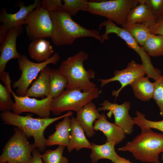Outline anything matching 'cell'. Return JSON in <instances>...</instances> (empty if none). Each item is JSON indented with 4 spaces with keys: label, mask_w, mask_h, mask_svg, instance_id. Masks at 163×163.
I'll use <instances>...</instances> for the list:
<instances>
[{
    "label": "cell",
    "mask_w": 163,
    "mask_h": 163,
    "mask_svg": "<svg viewBox=\"0 0 163 163\" xmlns=\"http://www.w3.org/2000/svg\"><path fill=\"white\" fill-rule=\"evenodd\" d=\"M88 58L87 53L80 51L61 62L58 69L67 80L66 89L76 88L87 92L97 87L91 81L95 77V72L92 70H86L83 65Z\"/></svg>",
    "instance_id": "277c9868"
},
{
    "label": "cell",
    "mask_w": 163,
    "mask_h": 163,
    "mask_svg": "<svg viewBox=\"0 0 163 163\" xmlns=\"http://www.w3.org/2000/svg\"><path fill=\"white\" fill-rule=\"evenodd\" d=\"M141 132L118 150L129 152L136 159L148 163H160L159 155L163 152V134L151 129L141 128Z\"/></svg>",
    "instance_id": "3957f363"
},
{
    "label": "cell",
    "mask_w": 163,
    "mask_h": 163,
    "mask_svg": "<svg viewBox=\"0 0 163 163\" xmlns=\"http://www.w3.org/2000/svg\"><path fill=\"white\" fill-rule=\"evenodd\" d=\"M56 130L48 136L46 140L47 146L58 145L67 147L70 136L71 119L66 117L55 126Z\"/></svg>",
    "instance_id": "ffe728a7"
},
{
    "label": "cell",
    "mask_w": 163,
    "mask_h": 163,
    "mask_svg": "<svg viewBox=\"0 0 163 163\" xmlns=\"http://www.w3.org/2000/svg\"><path fill=\"white\" fill-rule=\"evenodd\" d=\"M142 47L150 56H163V36L151 34Z\"/></svg>",
    "instance_id": "4316f807"
},
{
    "label": "cell",
    "mask_w": 163,
    "mask_h": 163,
    "mask_svg": "<svg viewBox=\"0 0 163 163\" xmlns=\"http://www.w3.org/2000/svg\"><path fill=\"white\" fill-rule=\"evenodd\" d=\"M14 133L7 141L0 156V162L30 163L34 149V144H30L28 138L21 130L14 128Z\"/></svg>",
    "instance_id": "ba28073f"
},
{
    "label": "cell",
    "mask_w": 163,
    "mask_h": 163,
    "mask_svg": "<svg viewBox=\"0 0 163 163\" xmlns=\"http://www.w3.org/2000/svg\"><path fill=\"white\" fill-rule=\"evenodd\" d=\"M130 85L137 98L143 101L152 98L155 83L150 82L148 76L140 77Z\"/></svg>",
    "instance_id": "cb8c5ba5"
},
{
    "label": "cell",
    "mask_w": 163,
    "mask_h": 163,
    "mask_svg": "<svg viewBox=\"0 0 163 163\" xmlns=\"http://www.w3.org/2000/svg\"><path fill=\"white\" fill-rule=\"evenodd\" d=\"M40 0H35L34 3L28 6L22 1H19L16 6L19 7V10L14 13H8L5 8H2L0 12V31L7 33L11 28L25 24V20L29 14L36 8L41 7Z\"/></svg>",
    "instance_id": "5bb4252c"
},
{
    "label": "cell",
    "mask_w": 163,
    "mask_h": 163,
    "mask_svg": "<svg viewBox=\"0 0 163 163\" xmlns=\"http://www.w3.org/2000/svg\"><path fill=\"white\" fill-rule=\"evenodd\" d=\"M149 28L151 34L163 36V20L157 22Z\"/></svg>",
    "instance_id": "e575fe53"
},
{
    "label": "cell",
    "mask_w": 163,
    "mask_h": 163,
    "mask_svg": "<svg viewBox=\"0 0 163 163\" xmlns=\"http://www.w3.org/2000/svg\"><path fill=\"white\" fill-rule=\"evenodd\" d=\"M11 85L7 87L0 83V110L2 112L12 110L14 102L11 98Z\"/></svg>",
    "instance_id": "4dcf8cb0"
},
{
    "label": "cell",
    "mask_w": 163,
    "mask_h": 163,
    "mask_svg": "<svg viewBox=\"0 0 163 163\" xmlns=\"http://www.w3.org/2000/svg\"><path fill=\"white\" fill-rule=\"evenodd\" d=\"M139 0H112L89 1L87 11L106 18L115 24L122 26L126 23L130 10L138 5Z\"/></svg>",
    "instance_id": "52a82bcc"
},
{
    "label": "cell",
    "mask_w": 163,
    "mask_h": 163,
    "mask_svg": "<svg viewBox=\"0 0 163 163\" xmlns=\"http://www.w3.org/2000/svg\"><path fill=\"white\" fill-rule=\"evenodd\" d=\"M94 129L102 132L106 137V142L119 143L126 138V133L119 126L114 123L109 122L104 113L101 114L100 117L94 123Z\"/></svg>",
    "instance_id": "e0dca14e"
},
{
    "label": "cell",
    "mask_w": 163,
    "mask_h": 163,
    "mask_svg": "<svg viewBox=\"0 0 163 163\" xmlns=\"http://www.w3.org/2000/svg\"><path fill=\"white\" fill-rule=\"evenodd\" d=\"M114 76L108 79H99L101 88L107 84L112 82L117 81L121 84L120 88L118 90L112 91V95L116 98L119 96L121 90L127 85H130L139 78L144 76L146 74L145 69L142 64L137 63L133 60L129 62L126 68L121 70H115Z\"/></svg>",
    "instance_id": "7c38bea8"
},
{
    "label": "cell",
    "mask_w": 163,
    "mask_h": 163,
    "mask_svg": "<svg viewBox=\"0 0 163 163\" xmlns=\"http://www.w3.org/2000/svg\"><path fill=\"white\" fill-rule=\"evenodd\" d=\"M27 50L30 57L38 63L49 59L54 52L50 42L44 38L32 40L28 46Z\"/></svg>",
    "instance_id": "44dd1931"
},
{
    "label": "cell",
    "mask_w": 163,
    "mask_h": 163,
    "mask_svg": "<svg viewBox=\"0 0 163 163\" xmlns=\"http://www.w3.org/2000/svg\"><path fill=\"white\" fill-rule=\"evenodd\" d=\"M11 94L14 100L12 112L19 115L24 112L35 114L40 118H50L53 98L50 96L41 100L31 98L24 96H19L10 89Z\"/></svg>",
    "instance_id": "8fae6325"
},
{
    "label": "cell",
    "mask_w": 163,
    "mask_h": 163,
    "mask_svg": "<svg viewBox=\"0 0 163 163\" xmlns=\"http://www.w3.org/2000/svg\"><path fill=\"white\" fill-rule=\"evenodd\" d=\"M49 77V95L54 98L59 96L66 88L68 81L58 69L50 68Z\"/></svg>",
    "instance_id": "d4e9b609"
},
{
    "label": "cell",
    "mask_w": 163,
    "mask_h": 163,
    "mask_svg": "<svg viewBox=\"0 0 163 163\" xmlns=\"http://www.w3.org/2000/svg\"><path fill=\"white\" fill-rule=\"evenodd\" d=\"M50 69L46 66L40 72L37 79L27 90L25 96L36 97L49 96V87Z\"/></svg>",
    "instance_id": "7402d4cb"
},
{
    "label": "cell",
    "mask_w": 163,
    "mask_h": 163,
    "mask_svg": "<svg viewBox=\"0 0 163 163\" xmlns=\"http://www.w3.org/2000/svg\"><path fill=\"white\" fill-rule=\"evenodd\" d=\"M63 4L61 0H43L41 7L49 12L62 7Z\"/></svg>",
    "instance_id": "836d02e7"
},
{
    "label": "cell",
    "mask_w": 163,
    "mask_h": 163,
    "mask_svg": "<svg viewBox=\"0 0 163 163\" xmlns=\"http://www.w3.org/2000/svg\"><path fill=\"white\" fill-rule=\"evenodd\" d=\"M53 26L51 41L55 46L70 45L77 39L91 37L101 43L103 41L99 31L85 28L74 21L71 16L62 7L49 12Z\"/></svg>",
    "instance_id": "6da1fadb"
},
{
    "label": "cell",
    "mask_w": 163,
    "mask_h": 163,
    "mask_svg": "<svg viewBox=\"0 0 163 163\" xmlns=\"http://www.w3.org/2000/svg\"><path fill=\"white\" fill-rule=\"evenodd\" d=\"M100 105L101 107L97 109L98 111L108 110L107 116L110 118L113 114L116 125L121 128L126 134L132 133L135 123L133 118L129 114L131 106L129 102L126 101L121 104H119L105 100Z\"/></svg>",
    "instance_id": "4fadbf2b"
},
{
    "label": "cell",
    "mask_w": 163,
    "mask_h": 163,
    "mask_svg": "<svg viewBox=\"0 0 163 163\" xmlns=\"http://www.w3.org/2000/svg\"><path fill=\"white\" fill-rule=\"evenodd\" d=\"M91 143L86 138L83 129L75 118L72 117L70 138L67 147L68 152H71L74 149L78 151L83 148L91 149Z\"/></svg>",
    "instance_id": "d6986e66"
},
{
    "label": "cell",
    "mask_w": 163,
    "mask_h": 163,
    "mask_svg": "<svg viewBox=\"0 0 163 163\" xmlns=\"http://www.w3.org/2000/svg\"><path fill=\"white\" fill-rule=\"evenodd\" d=\"M32 158L30 163H44L42 159V155L36 148L32 154Z\"/></svg>",
    "instance_id": "d590c367"
},
{
    "label": "cell",
    "mask_w": 163,
    "mask_h": 163,
    "mask_svg": "<svg viewBox=\"0 0 163 163\" xmlns=\"http://www.w3.org/2000/svg\"><path fill=\"white\" fill-rule=\"evenodd\" d=\"M62 8L70 16H75L80 11H87L89 2L87 0H63Z\"/></svg>",
    "instance_id": "f1b7e54d"
},
{
    "label": "cell",
    "mask_w": 163,
    "mask_h": 163,
    "mask_svg": "<svg viewBox=\"0 0 163 163\" xmlns=\"http://www.w3.org/2000/svg\"><path fill=\"white\" fill-rule=\"evenodd\" d=\"M103 27L105 28V31L101 35V37L104 42L108 39L109 34H115L125 41L129 47L134 50L140 56L147 76L153 79L155 81L160 77L161 75L160 70L154 67L151 63L150 56L127 31L118 26L112 21L108 20L101 22L98 25L100 29Z\"/></svg>",
    "instance_id": "8992f818"
},
{
    "label": "cell",
    "mask_w": 163,
    "mask_h": 163,
    "mask_svg": "<svg viewBox=\"0 0 163 163\" xmlns=\"http://www.w3.org/2000/svg\"><path fill=\"white\" fill-rule=\"evenodd\" d=\"M91 145L90 157L92 163L102 159H109L114 163L119 156L115 151L116 145L113 142H106L104 144L100 145L92 143Z\"/></svg>",
    "instance_id": "603a6c76"
},
{
    "label": "cell",
    "mask_w": 163,
    "mask_h": 163,
    "mask_svg": "<svg viewBox=\"0 0 163 163\" xmlns=\"http://www.w3.org/2000/svg\"><path fill=\"white\" fill-rule=\"evenodd\" d=\"M161 159L163 160V152L161 154Z\"/></svg>",
    "instance_id": "74e56055"
},
{
    "label": "cell",
    "mask_w": 163,
    "mask_h": 163,
    "mask_svg": "<svg viewBox=\"0 0 163 163\" xmlns=\"http://www.w3.org/2000/svg\"><path fill=\"white\" fill-rule=\"evenodd\" d=\"M7 163H16L14 162L10 161V162H7Z\"/></svg>",
    "instance_id": "f35d334b"
},
{
    "label": "cell",
    "mask_w": 163,
    "mask_h": 163,
    "mask_svg": "<svg viewBox=\"0 0 163 163\" xmlns=\"http://www.w3.org/2000/svg\"><path fill=\"white\" fill-rule=\"evenodd\" d=\"M121 26L131 35L141 46L151 34L150 32L149 27L144 24L126 23Z\"/></svg>",
    "instance_id": "484cf974"
},
{
    "label": "cell",
    "mask_w": 163,
    "mask_h": 163,
    "mask_svg": "<svg viewBox=\"0 0 163 163\" xmlns=\"http://www.w3.org/2000/svg\"><path fill=\"white\" fill-rule=\"evenodd\" d=\"M155 86L153 98L160 110V114L163 117V75L155 81Z\"/></svg>",
    "instance_id": "d6a6232c"
},
{
    "label": "cell",
    "mask_w": 163,
    "mask_h": 163,
    "mask_svg": "<svg viewBox=\"0 0 163 163\" xmlns=\"http://www.w3.org/2000/svg\"><path fill=\"white\" fill-rule=\"evenodd\" d=\"M66 147L59 145L54 150H46L42 155V159L44 163H69L68 158L63 156V153Z\"/></svg>",
    "instance_id": "83f0119b"
},
{
    "label": "cell",
    "mask_w": 163,
    "mask_h": 163,
    "mask_svg": "<svg viewBox=\"0 0 163 163\" xmlns=\"http://www.w3.org/2000/svg\"><path fill=\"white\" fill-rule=\"evenodd\" d=\"M23 25L9 29L0 47V76L5 71L8 62L10 60L18 59L21 54L18 52L16 47L17 37L23 33Z\"/></svg>",
    "instance_id": "9a60e30c"
},
{
    "label": "cell",
    "mask_w": 163,
    "mask_h": 163,
    "mask_svg": "<svg viewBox=\"0 0 163 163\" xmlns=\"http://www.w3.org/2000/svg\"><path fill=\"white\" fill-rule=\"evenodd\" d=\"M27 36L32 40L50 38L53 26L49 12L41 7L33 10L25 20Z\"/></svg>",
    "instance_id": "30bf717a"
},
{
    "label": "cell",
    "mask_w": 163,
    "mask_h": 163,
    "mask_svg": "<svg viewBox=\"0 0 163 163\" xmlns=\"http://www.w3.org/2000/svg\"><path fill=\"white\" fill-rule=\"evenodd\" d=\"M60 59L59 55L56 53L47 60L42 62L35 63L30 61L25 55H21L17 59L21 75L19 79L12 85L13 88H16L17 95L24 96L29 86L40 71L49 64H56Z\"/></svg>",
    "instance_id": "9c48e42d"
},
{
    "label": "cell",
    "mask_w": 163,
    "mask_h": 163,
    "mask_svg": "<svg viewBox=\"0 0 163 163\" xmlns=\"http://www.w3.org/2000/svg\"><path fill=\"white\" fill-rule=\"evenodd\" d=\"M0 163H7V162H0Z\"/></svg>",
    "instance_id": "ab89813d"
},
{
    "label": "cell",
    "mask_w": 163,
    "mask_h": 163,
    "mask_svg": "<svg viewBox=\"0 0 163 163\" xmlns=\"http://www.w3.org/2000/svg\"><path fill=\"white\" fill-rule=\"evenodd\" d=\"M114 163H133L129 160L121 157L119 155L118 156Z\"/></svg>",
    "instance_id": "8d00e7d4"
},
{
    "label": "cell",
    "mask_w": 163,
    "mask_h": 163,
    "mask_svg": "<svg viewBox=\"0 0 163 163\" xmlns=\"http://www.w3.org/2000/svg\"><path fill=\"white\" fill-rule=\"evenodd\" d=\"M72 114L73 112L69 111L57 117L35 118L30 114L22 116L7 111L2 112L0 117L5 124L18 128L28 138L33 137L34 146L41 153L44 152L47 146V139L44 134L46 129L53 122L66 117H70Z\"/></svg>",
    "instance_id": "7a4b0ae2"
},
{
    "label": "cell",
    "mask_w": 163,
    "mask_h": 163,
    "mask_svg": "<svg viewBox=\"0 0 163 163\" xmlns=\"http://www.w3.org/2000/svg\"><path fill=\"white\" fill-rule=\"evenodd\" d=\"M136 116L133 118L135 124L140 127L155 129L163 133V120L159 121H152L147 119L145 115L137 111Z\"/></svg>",
    "instance_id": "f546056e"
},
{
    "label": "cell",
    "mask_w": 163,
    "mask_h": 163,
    "mask_svg": "<svg viewBox=\"0 0 163 163\" xmlns=\"http://www.w3.org/2000/svg\"><path fill=\"white\" fill-rule=\"evenodd\" d=\"M101 115L92 101L85 105L76 112L75 118L88 137L91 138L94 135L93 123L100 117Z\"/></svg>",
    "instance_id": "2e32d148"
},
{
    "label": "cell",
    "mask_w": 163,
    "mask_h": 163,
    "mask_svg": "<svg viewBox=\"0 0 163 163\" xmlns=\"http://www.w3.org/2000/svg\"><path fill=\"white\" fill-rule=\"evenodd\" d=\"M143 1L152 12L156 22L163 20V0H143Z\"/></svg>",
    "instance_id": "1f68e13d"
},
{
    "label": "cell",
    "mask_w": 163,
    "mask_h": 163,
    "mask_svg": "<svg viewBox=\"0 0 163 163\" xmlns=\"http://www.w3.org/2000/svg\"><path fill=\"white\" fill-rule=\"evenodd\" d=\"M74 163H76V162H74Z\"/></svg>",
    "instance_id": "60d3db41"
},
{
    "label": "cell",
    "mask_w": 163,
    "mask_h": 163,
    "mask_svg": "<svg viewBox=\"0 0 163 163\" xmlns=\"http://www.w3.org/2000/svg\"><path fill=\"white\" fill-rule=\"evenodd\" d=\"M139 1V4L132 8L128 13L126 23L143 24L149 27L153 26L156 23L153 14L143 0Z\"/></svg>",
    "instance_id": "ac0fdd59"
},
{
    "label": "cell",
    "mask_w": 163,
    "mask_h": 163,
    "mask_svg": "<svg viewBox=\"0 0 163 163\" xmlns=\"http://www.w3.org/2000/svg\"><path fill=\"white\" fill-rule=\"evenodd\" d=\"M101 92V90L97 87L87 92L76 88L66 89L59 96L53 98L51 112L55 115L68 111L77 112L98 97Z\"/></svg>",
    "instance_id": "5b68a950"
}]
</instances>
